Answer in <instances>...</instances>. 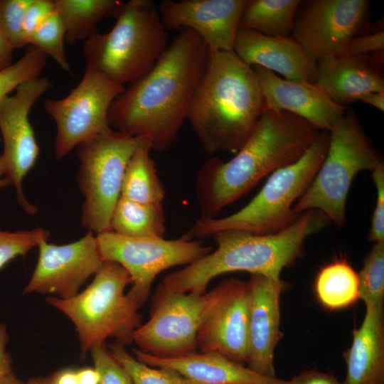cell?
Segmentation results:
<instances>
[{
    "label": "cell",
    "mask_w": 384,
    "mask_h": 384,
    "mask_svg": "<svg viewBox=\"0 0 384 384\" xmlns=\"http://www.w3.org/2000/svg\"><path fill=\"white\" fill-rule=\"evenodd\" d=\"M210 50L195 32L182 28L154 67L129 83L112 103L108 126L147 139L151 149L175 142L205 73Z\"/></svg>",
    "instance_id": "1"
},
{
    "label": "cell",
    "mask_w": 384,
    "mask_h": 384,
    "mask_svg": "<svg viewBox=\"0 0 384 384\" xmlns=\"http://www.w3.org/2000/svg\"><path fill=\"white\" fill-rule=\"evenodd\" d=\"M319 132L289 112L265 110L233 159L210 158L199 170L196 191L201 218H215L267 175L297 161Z\"/></svg>",
    "instance_id": "2"
},
{
    "label": "cell",
    "mask_w": 384,
    "mask_h": 384,
    "mask_svg": "<svg viewBox=\"0 0 384 384\" xmlns=\"http://www.w3.org/2000/svg\"><path fill=\"white\" fill-rule=\"evenodd\" d=\"M265 110L252 68L233 51L210 50L187 116L205 151L237 153Z\"/></svg>",
    "instance_id": "3"
},
{
    "label": "cell",
    "mask_w": 384,
    "mask_h": 384,
    "mask_svg": "<svg viewBox=\"0 0 384 384\" xmlns=\"http://www.w3.org/2000/svg\"><path fill=\"white\" fill-rule=\"evenodd\" d=\"M330 222L321 211L310 210L274 233L218 232L213 235L217 245L214 251L166 275L160 286L171 292L204 293L213 279L233 272H247L282 282V271L301 257L306 238Z\"/></svg>",
    "instance_id": "4"
},
{
    "label": "cell",
    "mask_w": 384,
    "mask_h": 384,
    "mask_svg": "<svg viewBox=\"0 0 384 384\" xmlns=\"http://www.w3.org/2000/svg\"><path fill=\"white\" fill-rule=\"evenodd\" d=\"M107 33L85 41L86 67L124 86L146 74L168 47V34L156 5L151 0L122 1Z\"/></svg>",
    "instance_id": "5"
},
{
    "label": "cell",
    "mask_w": 384,
    "mask_h": 384,
    "mask_svg": "<svg viewBox=\"0 0 384 384\" xmlns=\"http://www.w3.org/2000/svg\"><path fill=\"white\" fill-rule=\"evenodd\" d=\"M132 284L127 270L113 261H105L91 283L75 296L62 299L49 296L46 302L73 324L80 341L81 357L108 338L124 346L132 343L139 327V310L144 304Z\"/></svg>",
    "instance_id": "6"
},
{
    "label": "cell",
    "mask_w": 384,
    "mask_h": 384,
    "mask_svg": "<svg viewBox=\"0 0 384 384\" xmlns=\"http://www.w3.org/2000/svg\"><path fill=\"white\" fill-rule=\"evenodd\" d=\"M329 142V132H320L304 155L274 171L246 206L223 218H201L184 236L206 238L227 230L265 235L290 225L299 216L293 212L294 203L314 178L326 156Z\"/></svg>",
    "instance_id": "7"
},
{
    "label": "cell",
    "mask_w": 384,
    "mask_h": 384,
    "mask_svg": "<svg viewBox=\"0 0 384 384\" xmlns=\"http://www.w3.org/2000/svg\"><path fill=\"white\" fill-rule=\"evenodd\" d=\"M383 158L365 132L357 114L347 109L329 132L327 152L312 181L293 206V212L317 210L337 227L346 222V201L355 176L375 169Z\"/></svg>",
    "instance_id": "8"
},
{
    "label": "cell",
    "mask_w": 384,
    "mask_h": 384,
    "mask_svg": "<svg viewBox=\"0 0 384 384\" xmlns=\"http://www.w3.org/2000/svg\"><path fill=\"white\" fill-rule=\"evenodd\" d=\"M150 142L110 127L77 146V183L85 196L82 225L97 235L111 230L110 220L120 198L126 166L134 153ZM152 150V149H151Z\"/></svg>",
    "instance_id": "9"
},
{
    "label": "cell",
    "mask_w": 384,
    "mask_h": 384,
    "mask_svg": "<svg viewBox=\"0 0 384 384\" xmlns=\"http://www.w3.org/2000/svg\"><path fill=\"white\" fill-rule=\"evenodd\" d=\"M215 297L208 292H171L157 288L149 320L133 334L138 349L151 356L173 358L197 351L198 329Z\"/></svg>",
    "instance_id": "10"
},
{
    "label": "cell",
    "mask_w": 384,
    "mask_h": 384,
    "mask_svg": "<svg viewBox=\"0 0 384 384\" xmlns=\"http://www.w3.org/2000/svg\"><path fill=\"white\" fill-rule=\"evenodd\" d=\"M124 88L86 67L81 80L66 97L43 101L45 111L57 127L54 153L58 159L109 127L110 106Z\"/></svg>",
    "instance_id": "11"
},
{
    "label": "cell",
    "mask_w": 384,
    "mask_h": 384,
    "mask_svg": "<svg viewBox=\"0 0 384 384\" xmlns=\"http://www.w3.org/2000/svg\"><path fill=\"white\" fill-rule=\"evenodd\" d=\"M96 238L104 262H115L127 270L132 288L144 303L159 274L172 267L190 265L212 251L210 247L185 236L176 240L129 238L110 231L97 234Z\"/></svg>",
    "instance_id": "12"
},
{
    "label": "cell",
    "mask_w": 384,
    "mask_h": 384,
    "mask_svg": "<svg viewBox=\"0 0 384 384\" xmlns=\"http://www.w3.org/2000/svg\"><path fill=\"white\" fill-rule=\"evenodd\" d=\"M368 0L301 1L292 36L314 60L346 54L351 40L373 28Z\"/></svg>",
    "instance_id": "13"
},
{
    "label": "cell",
    "mask_w": 384,
    "mask_h": 384,
    "mask_svg": "<svg viewBox=\"0 0 384 384\" xmlns=\"http://www.w3.org/2000/svg\"><path fill=\"white\" fill-rule=\"evenodd\" d=\"M51 87L47 78H32L21 83L14 95L7 96L0 103L5 177L15 186L19 205L30 215L37 213L38 208L26 200L22 181L34 166L39 147L28 114L34 103Z\"/></svg>",
    "instance_id": "14"
},
{
    "label": "cell",
    "mask_w": 384,
    "mask_h": 384,
    "mask_svg": "<svg viewBox=\"0 0 384 384\" xmlns=\"http://www.w3.org/2000/svg\"><path fill=\"white\" fill-rule=\"evenodd\" d=\"M213 289V302L197 334V351L217 353L246 366L249 358V282L229 279Z\"/></svg>",
    "instance_id": "15"
},
{
    "label": "cell",
    "mask_w": 384,
    "mask_h": 384,
    "mask_svg": "<svg viewBox=\"0 0 384 384\" xmlns=\"http://www.w3.org/2000/svg\"><path fill=\"white\" fill-rule=\"evenodd\" d=\"M38 259L24 294H49L62 299L75 296L81 286L102 267L96 236L90 231L71 243L41 242Z\"/></svg>",
    "instance_id": "16"
},
{
    "label": "cell",
    "mask_w": 384,
    "mask_h": 384,
    "mask_svg": "<svg viewBox=\"0 0 384 384\" xmlns=\"http://www.w3.org/2000/svg\"><path fill=\"white\" fill-rule=\"evenodd\" d=\"M247 0L161 1L158 5L167 29L195 32L213 51H233Z\"/></svg>",
    "instance_id": "17"
},
{
    "label": "cell",
    "mask_w": 384,
    "mask_h": 384,
    "mask_svg": "<svg viewBox=\"0 0 384 384\" xmlns=\"http://www.w3.org/2000/svg\"><path fill=\"white\" fill-rule=\"evenodd\" d=\"M252 68L260 85L266 110L289 112L319 131L329 132L348 109L334 102L316 83L289 80L262 67Z\"/></svg>",
    "instance_id": "18"
},
{
    "label": "cell",
    "mask_w": 384,
    "mask_h": 384,
    "mask_svg": "<svg viewBox=\"0 0 384 384\" xmlns=\"http://www.w3.org/2000/svg\"><path fill=\"white\" fill-rule=\"evenodd\" d=\"M249 358L247 366L267 377H276L274 350L282 337L280 331V294L284 282L250 274Z\"/></svg>",
    "instance_id": "19"
},
{
    "label": "cell",
    "mask_w": 384,
    "mask_h": 384,
    "mask_svg": "<svg viewBox=\"0 0 384 384\" xmlns=\"http://www.w3.org/2000/svg\"><path fill=\"white\" fill-rule=\"evenodd\" d=\"M233 52L247 65L262 67L284 79L316 82V62L292 36H269L240 28Z\"/></svg>",
    "instance_id": "20"
},
{
    "label": "cell",
    "mask_w": 384,
    "mask_h": 384,
    "mask_svg": "<svg viewBox=\"0 0 384 384\" xmlns=\"http://www.w3.org/2000/svg\"><path fill=\"white\" fill-rule=\"evenodd\" d=\"M316 84L336 103L346 107L371 92H384L383 65L371 54L324 57L316 62Z\"/></svg>",
    "instance_id": "21"
},
{
    "label": "cell",
    "mask_w": 384,
    "mask_h": 384,
    "mask_svg": "<svg viewBox=\"0 0 384 384\" xmlns=\"http://www.w3.org/2000/svg\"><path fill=\"white\" fill-rule=\"evenodd\" d=\"M134 357L151 366L171 368L194 384H282L283 380L260 375L219 353L195 351L163 358L133 349Z\"/></svg>",
    "instance_id": "22"
},
{
    "label": "cell",
    "mask_w": 384,
    "mask_h": 384,
    "mask_svg": "<svg viewBox=\"0 0 384 384\" xmlns=\"http://www.w3.org/2000/svg\"><path fill=\"white\" fill-rule=\"evenodd\" d=\"M343 357L346 374L342 384H384L383 306L366 308Z\"/></svg>",
    "instance_id": "23"
},
{
    "label": "cell",
    "mask_w": 384,
    "mask_h": 384,
    "mask_svg": "<svg viewBox=\"0 0 384 384\" xmlns=\"http://www.w3.org/2000/svg\"><path fill=\"white\" fill-rule=\"evenodd\" d=\"M65 30V43L73 45L97 33L103 18L113 16L122 3L117 0H53Z\"/></svg>",
    "instance_id": "24"
},
{
    "label": "cell",
    "mask_w": 384,
    "mask_h": 384,
    "mask_svg": "<svg viewBox=\"0 0 384 384\" xmlns=\"http://www.w3.org/2000/svg\"><path fill=\"white\" fill-rule=\"evenodd\" d=\"M150 146L139 148L132 156L124 174L120 197L142 204L162 205L164 186L158 176Z\"/></svg>",
    "instance_id": "25"
},
{
    "label": "cell",
    "mask_w": 384,
    "mask_h": 384,
    "mask_svg": "<svg viewBox=\"0 0 384 384\" xmlns=\"http://www.w3.org/2000/svg\"><path fill=\"white\" fill-rule=\"evenodd\" d=\"M301 0H247L240 28L269 36H290Z\"/></svg>",
    "instance_id": "26"
},
{
    "label": "cell",
    "mask_w": 384,
    "mask_h": 384,
    "mask_svg": "<svg viewBox=\"0 0 384 384\" xmlns=\"http://www.w3.org/2000/svg\"><path fill=\"white\" fill-rule=\"evenodd\" d=\"M314 291L319 302L325 308H347L359 299L358 274L346 260H334L318 272Z\"/></svg>",
    "instance_id": "27"
},
{
    "label": "cell",
    "mask_w": 384,
    "mask_h": 384,
    "mask_svg": "<svg viewBox=\"0 0 384 384\" xmlns=\"http://www.w3.org/2000/svg\"><path fill=\"white\" fill-rule=\"evenodd\" d=\"M111 230L129 238H164L162 205L142 204L120 197L112 213Z\"/></svg>",
    "instance_id": "28"
},
{
    "label": "cell",
    "mask_w": 384,
    "mask_h": 384,
    "mask_svg": "<svg viewBox=\"0 0 384 384\" xmlns=\"http://www.w3.org/2000/svg\"><path fill=\"white\" fill-rule=\"evenodd\" d=\"M108 348L134 384H194L171 368L151 366L141 362L122 344L113 342Z\"/></svg>",
    "instance_id": "29"
},
{
    "label": "cell",
    "mask_w": 384,
    "mask_h": 384,
    "mask_svg": "<svg viewBox=\"0 0 384 384\" xmlns=\"http://www.w3.org/2000/svg\"><path fill=\"white\" fill-rule=\"evenodd\" d=\"M358 274L359 299L366 308L383 306L384 241L374 243Z\"/></svg>",
    "instance_id": "30"
},
{
    "label": "cell",
    "mask_w": 384,
    "mask_h": 384,
    "mask_svg": "<svg viewBox=\"0 0 384 384\" xmlns=\"http://www.w3.org/2000/svg\"><path fill=\"white\" fill-rule=\"evenodd\" d=\"M65 30L55 11L28 38V44L51 57L62 70L72 73L65 52Z\"/></svg>",
    "instance_id": "31"
},
{
    "label": "cell",
    "mask_w": 384,
    "mask_h": 384,
    "mask_svg": "<svg viewBox=\"0 0 384 384\" xmlns=\"http://www.w3.org/2000/svg\"><path fill=\"white\" fill-rule=\"evenodd\" d=\"M46 55L30 46L14 63L0 71V103L23 82L38 78L46 64Z\"/></svg>",
    "instance_id": "32"
},
{
    "label": "cell",
    "mask_w": 384,
    "mask_h": 384,
    "mask_svg": "<svg viewBox=\"0 0 384 384\" xmlns=\"http://www.w3.org/2000/svg\"><path fill=\"white\" fill-rule=\"evenodd\" d=\"M49 231L41 228L31 230L7 232L0 230V270L18 256H25L30 250L47 241Z\"/></svg>",
    "instance_id": "33"
},
{
    "label": "cell",
    "mask_w": 384,
    "mask_h": 384,
    "mask_svg": "<svg viewBox=\"0 0 384 384\" xmlns=\"http://www.w3.org/2000/svg\"><path fill=\"white\" fill-rule=\"evenodd\" d=\"M31 2V0H0V26L14 50L28 46L23 21Z\"/></svg>",
    "instance_id": "34"
},
{
    "label": "cell",
    "mask_w": 384,
    "mask_h": 384,
    "mask_svg": "<svg viewBox=\"0 0 384 384\" xmlns=\"http://www.w3.org/2000/svg\"><path fill=\"white\" fill-rule=\"evenodd\" d=\"M90 353L99 376V384H134L105 343L95 346Z\"/></svg>",
    "instance_id": "35"
},
{
    "label": "cell",
    "mask_w": 384,
    "mask_h": 384,
    "mask_svg": "<svg viewBox=\"0 0 384 384\" xmlns=\"http://www.w3.org/2000/svg\"><path fill=\"white\" fill-rule=\"evenodd\" d=\"M376 190V203L371 218L368 240L375 243L384 241V163L371 171Z\"/></svg>",
    "instance_id": "36"
},
{
    "label": "cell",
    "mask_w": 384,
    "mask_h": 384,
    "mask_svg": "<svg viewBox=\"0 0 384 384\" xmlns=\"http://www.w3.org/2000/svg\"><path fill=\"white\" fill-rule=\"evenodd\" d=\"M384 50L383 21L371 31L353 38L348 46L349 54H371Z\"/></svg>",
    "instance_id": "37"
},
{
    "label": "cell",
    "mask_w": 384,
    "mask_h": 384,
    "mask_svg": "<svg viewBox=\"0 0 384 384\" xmlns=\"http://www.w3.org/2000/svg\"><path fill=\"white\" fill-rule=\"evenodd\" d=\"M55 11L53 0H31L26 11L23 21V31L27 43L29 36Z\"/></svg>",
    "instance_id": "38"
},
{
    "label": "cell",
    "mask_w": 384,
    "mask_h": 384,
    "mask_svg": "<svg viewBox=\"0 0 384 384\" xmlns=\"http://www.w3.org/2000/svg\"><path fill=\"white\" fill-rule=\"evenodd\" d=\"M282 384H342V382L333 374L311 369L304 370L288 380H283Z\"/></svg>",
    "instance_id": "39"
},
{
    "label": "cell",
    "mask_w": 384,
    "mask_h": 384,
    "mask_svg": "<svg viewBox=\"0 0 384 384\" xmlns=\"http://www.w3.org/2000/svg\"><path fill=\"white\" fill-rule=\"evenodd\" d=\"M8 340L6 327L0 323V379L12 373L11 359L6 351Z\"/></svg>",
    "instance_id": "40"
},
{
    "label": "cell",
    "mask_w": 384,
    "mask_h": 384,
    "mask_svg": "<svg viewBox=\"0 0 384 384\" xmlns=\"http://www.w3.org/2000/svg\"><path fill=\"white\" fill-rule=\"evenodd\" d=\"M13 51L14 48L0 26V71L13 63Z\"/></svg>",
    "instance_id": "41"
},
{
    "label": "cell",
    "mask_w": 384,
    "mask_h": 384,
    "mask_svg": "<svg viewBox=\"0 0 384 384\" xmlns=\"http://www.w3.org/2000/svg\"><path fill=\"white\" fill-rule=\"evenodd\" d=\"M49 379L51 384H79L77 370L73 368L58 370Z\"/></svg>",
    "instance_id": "42"
},
{
    "label": "cell",
    "mask_w": 384,
    "mask_h": 384,
    "mask_svg": "<svg viewBox=\"0 0 384 384\" xmlns=\"http://www.w3.org/2000/svg\"><path fill=\"white\" fill-rule=\"evenodd\" d=\"M79 384H99V376L94 368H82L77 370Z\"/></svg>",
    "instance_id": "43"
},
{
    "label": "cell",
    "mask_w": 384,
    "mask_h": 384,
    "mask_svg": "<svg viewBox=\"0 0 384 384\" xmlns=\"http://www.w3.org/2000/svg\"><path fill=\"white\" fill-rule=\"evenodd\" d=\"M360 101L382 112L384 110V92H371L363 95Z\"/></svg>",
    "instance_id": "44"
},
{
    "label": "cell",
    "mask_w": 384,
    "mask_h": 384,
    "mask_svg": "<svg viewBox=\"0 0 384 384\" xmlns=\"http://www.w3.org/2000/svg\"><path fill=\"white\" fill-rule=\"evenodd\" d=\"M6 162L5 160L2 156V154H0V188L1 187H6L11 184L10 181L6 178L5 176L2 178V176L6 174Z\"/></svg>",
    "instance_id": "45"
},
{
    "label": "cell",
    "mask_w": 384,
    "mask_h": 384,
    "mask_svg": "<svg viewBox=\"0 0 384 384\" xmlns=\"http://www.w3.org/2000/svg\"><path fill=\"white\" fill-rule=\"evenodd\" d=\"M0 384H25L12 373L0 379Z\"/></svg>",
    "instance_id": "46"
},
{
    "label": "cell",
    "mask_w": 384,
    "mask_h": 384,
    "mask_svg": "<svg viewBox=\"0 0 384 384\" xmlns=\"http://www.w3.org/2000/svg\"><path fill=\"white\" fill-rule=\"evenodd\" d=\"M25 384H51L49 378H31Z\"/></svg>",
    "instance_id": "47"
}]
</instances>
